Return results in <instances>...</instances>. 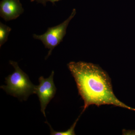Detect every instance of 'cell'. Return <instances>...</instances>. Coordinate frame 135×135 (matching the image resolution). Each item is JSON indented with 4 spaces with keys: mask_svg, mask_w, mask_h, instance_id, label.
<instances>
[{
    "mask_svg": "<svg viewBox=\"0 0 135 135\" xmlns=\"http://www.w3.org/2000/svg\"><path fill=\"white\" fill-rule=\"evenodd\" d=\"M77 84L84 105L81 114L91 105H112L135 111L117 98L113 90L110 78L99 65L80 61L68 64Z\"/></svg>",
    "mask_w": 135,
    "mask_h": 135,
    "instance_id": "obj_1",
    "label": "cell"
},
{
    "mask_svg": "<svg viewBox=\"0 0 135 135\" xmlns=\"http://www.w3.org/2000/svg\"><path fill=\"white\" fill-rule=\"evenodd\" d=\"M9 63L15 68V71L5 78L7 85L1 86V88L8 94L26 101L30 95L35 94L36 86L31 82L29 76L20 69L17 62L11 60Z\"/></svg>",
    "mask_w": 135,
    "mask_h": 135,
    "instance_id": "obj_2",
    "label": "cell"
},
{
    "mask_svg": "<svg viewBox=\"0 0 135 135\" xmlns=\"http://www.w3.org/2000/svg\"><path fill=\"white\" fill-rule=\"evenodd\" d=\"M76 13V10L74 9L70 17L60 24L53 27H49L46 32L43 34L37 35L34 34L33 35V37L35 39L41 41L45 48L49 50L46 59L50 55L54 48L62 41L63 38L66 34L68 26Z\"/></svg>",
    "mask_w": 135,
    "mask_h": 135,
    "instance_id": "obj_3",
    "label": "cell"
},
{
    "mask_svg": "<svg viewBox=\"0 0 135 135\" xmlns=\"http://www.w3.org/2000/svg\"><path fill=\"white\" fill-rule=\"evenodd\" d=\"M54 71H52L51 74L49 78L45 79L43 76L39 78L40 84L36 86L35 94H36L38 97L40 102L41 112L46 117L45 113L47 105L54 97L56 91V88L53 81Z\"/></svg>",
    "mask_w": 135,
    "mask_h": 135,
    "instance_id": "obj_4",
    "label": "cell"
},
{
    "mask_svg": "<svg viewBox=\"0 0 135 135\" xmlns=\"http://www.w3.org/2000/svg\"><path fill=\"white\" fill-rule=\"evenodd\" d=\"M24 11L19 0H2L0 3V16L5 21L16 19Z\"/></svg>",
    "mask_w": 135,
    "mask_h": 135,
    "instance_id": "obj_5",
    "label": "cell"
},
{
    "mask_svg": "<svg viewBox=\"0 0 135 135\" xmlns=\"http://www.w3.org/2000/svg\"><path fill=\"white\" fill-rule=\"evenodd\" d=\"M11 30V27L1 22L0 23V47H1L7 41Z\"/></svg>",
    "mask_w": 135,
    "mask_h": 135,
    "instance_id": "obj_6",
    "label": "cell"
},
{
    "mask_svg": "<svg viewBox=\"0 0 135 135\" xmlns=\"http://www.w3.org/2000/svg\"><path fill=\"white\" fill-rule=\"evenodd\" d=\"M80 116H79V118H77V120L75 121V122L74 123L72 126L71 127H70V129L68 130L65 131H63V132H57V131H55L54 130L51 126H50V124L47 122H46V123H47L49 126L50 127V135H75V132H74V129L75 126H76V124L78 120H79V118Z\"/></svg>",
    "mask_w": 135,
    "mask_h": 135,
    "instance_id": "obj_7",
    "label": "cell"
},
{
    "mask_svg": "<svg viewBox=\"0 0 135 135\" xmlns=\"http://www.w3.org/2000/svg\"><path fill=\"white\" fill-rule=\"evenodd\" d=\"M60 1V0H36L37 2L39 3H41V4H43L44 5H46V3L48 2H50L54 4L56 2L59 1Z\"/></svg>",
    "mask_w": 135,
    "mask_h": 135,
    "instance_id": "obj_8",
    "label": "cell"
},
{
    "mask_svg": "<svg viewBox=\"0 0 135 135\" xmlns=\"http://www.w3.org/2000/svg\"><path fill=\"white\" fill-rule=\"evenodd\" d=\"M123 135H135V130H124L122 131Z\"/></svg>",
    "mask_w": 135,
    "mask_h": 135,
    "instance_id": "obj_9",
    "label": "cell"
},
{
    "mask_svg": "<svg viewBox=\"0 0 135 135\" xmlns=\"http://www.w3.org/2000/svg\"><path fill=\"white\" fill-rule=\"evenodd\" d=\"M36 1V0H31V2H32L34 1Z\"/></svg>",
    "mask_w": 135,
    "mask_h": 135,
    "instance_id": "obj_10",
    "label": "cell"
}]
</instances>
